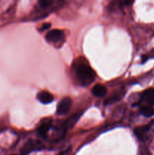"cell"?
<instances>
[{
  "mask_svg": "<svg viewBox=\"0 0 154 155\" xmlns=\"http://www.w3.org/2000/svg\"><path fill=\"white\" fill-rule=\"evenodd\" d=\"M82 113H76L75 114L72 115V117L67 119L66 120H65L64 124L65 126H66V130H69V129L72 128L74 125L76 124V122L78 121V120L79 119L80 117H81Z\"/></svg>",
  "mask_w": 154,
  "mask_h": 155,
  "instance_id": "10",
  "label": "cell"
},
{
  "mask_svg": "<svg viewBox=\"0 0 154 155\" xmlns=\"http://www.w3.org/2000/svg\"><path fill=\"white\" fill-rule=\"evenodd\" d=\"M72 106V100L71 98L66 97L63 98L59 102L57 107V114L58 115H63L68 113Z\"/></svg>",
  "mask_w": 154,
  "mask_h": 155,
  "instance_id": "3",
  "label": "cell"
},
{
  "mask_svg": "<svg viewBox=\"0 0 154 155\" xmlns=\"http://www.w3.org/2000/svg\"><path fill=\"white\" fill-rule=\"evenodd\" d=\"M123 95H124V92L123 93H121V92H119V93L116 94V95H112L111 97H110L109 98H107V99L104 101V104H113V103L116 102V101H119V100L122 99V97H123Z\"/></svg>",
  "mask_w": 154,
  "mask_h": 155,
  "instance_id": "12",
  "label": "cell"
},
{
  "mask_svg": "<svg viewBox=\"0 0 154 155\" xmlns=\"http://www.w3.org/2000/svg\"><path fill=\"white\" fill-rule=\"evenodd\" d=\"M51 127H52V124H51V121H45L39 126L37 132L41 137L43 138V139H46L48 132L50 131Z\"/></svg>",
  "mask_w": 154,
  "mask_h": 155,
  "instance_id": "7",
  "label": "cell"
},
{
  "mask_svg": "<svg viewBox=\"0 0 154 155\" xmlns=\"http://www.w3.org/2000/svg\"><path fill=\"white\" fill-rule=\"evenodd\" d=\"M53 3L52 1H48V0H41L39 2V5L41 8H45L48 7L51 5Z\"/></svg>",
  "mask_w": 154,
  "mask_h": 155,
  "instance_id": "13",
  "label": "cell"
},
{
  "mask_svg": "<svg viewBox=\"0 0 154 155\" xmlns=\"http://www.w3.org/2000/svg\"><path fill=\"white\" fill-rule=\"evenodd\" d=\"M147 57H148V56H147ZM149 57H154V49L152 50V51H151L150 54H149V57H148V58H149Z\"/></svg>",
  "mask_w": 154,
  "mask_h": 155,
  "instance_id": "16",
  "label": "cell"
},
{
  "mask_svg": "<svg viewBox=\"0 0 154 155\" xmlns=\"http://www.w3.org/2000/svg\"><path fill=\"white\" fill-rule=\"evenodd\" d=\"M51 27V24L50 23H45V24H42V27L41 28L42 31H44V30H47Z\"/></svg>",
  "mask_w": 154,
  "mask_h": 155,
  "instance_id": "14",
  "label": "cell"
},
{
  "mask_svg": "<svg viewBox=\"0 0 154 155\" xmlns=\"http://www.w3.org/2000/svg\"><path fill=\"white\" fill-rule=\"evenodd\" d=\"M40 148H42L41 142H37V141L30 140L24 145V146L22 148V151H21V153L24 155H27L31 151H35V150H39Z\"/></svg>",
  "mask_w": 154,
  "mask_h": 155,
  "instance_id": "5",
  "label": "cell"
},
{
  "mask_svg": "<svg viewBox=\"0 0 154 155\" xmlns=\"http://www.w3.org/2000/svg\"><path fill=\"white\" fill-rule=\"evenodd\" d=\"M141 99L144 100L148 104L154 105V89H149L145 91L142 94Z\"/></svg>",
  "mask_w": 154,
  "mask_h": 155,
  "instance_id": "9",
  "label": "cell"
},
{
  "mask_svg": "<svg viewBox=\"0 0 154 155\" xmlns=\"http://www.w3.org/2000/svg\"><path fill=\"white\" fill-rule=\"evenodd\" d=\"M75 74L82 86H87L95 81L96 74L91 68L85 62H80L75 67Z\"/></svg>",
  "mask_w": 154,
  "mask_h": 155,
  "instance_id": "1",
  "label": "cell"
},
{
  "mask_svg": "<svg viewBox=\"0 0 154 155\" xmlns=\"http://www.w3.org/2000/svg\"><path fill=\"white\" fill-rule=\"evenodd\" d=\"M91 92L95 96L98 97V98H102L107 95V89L102 84L98 83V84L94 86V87L91 89Z\"/></svg>",
  "mask_w": 154,
  "mask_h": 155,
  "instance_id": "8",
  "label": "cell"
},
{
  "mask_svg": "<svg viewBox=\"0 0 154 155\" xmlns=\"http://www.w3.org/2000/svg\"><path fill=\"white\" fill-rule=\"evenodd\" d=\"M38 101L43 104H48L54 101V95L47 91H42L37 94Z\"/></svg>",
  "mask_w": 154,
  "mask_h": 155,
  "instance_id": "6",
  "label": "cell"
},
{
  "mask_svg": "<svg viewBox=\"0 0 154 155\" xmlns=\"http://www.w3.org/2000/svg\"><path fill=\"white\" fill-rule=\"evenodd\" d=\"M152 124H148V125L143 126V127H137L135 130H134V133L135 136L137 137V139L140 141H145L146 140L148 136V133H149V130H150L151 127H152Z\"/></svg>",
  "mask_w": 154,
  "mask_h": 155,
  "instance_id": "4",
  "label": "cell"
},
{
  "mask_svg": "<svg viewBox=\"0 0 154 155\" xmlns=\"http://www.w3.org/2000/svg\"><path fill=\"white\" fill-rule=\"evenodd\" d=\"M140 112L142 115H143L146 117H151L154 115L153 107L149 105H144L140 107Z\"/></svg>",
  "mask_w": 154,
  "mask_h": 155,
  "instance_id": "11",
  "label": "cell"
},
{
  "mask_svg": "<svg viewBox=\"0 0 154 155\" xmlns=\"http://www.w3.org/2000/svg\"><path fill=\"white\" fill-rule=\"evenodd\" d=\"M64 39V33L62 30L58 29H54L52 30H49L45 36V39L49 42L57 43L60 42Z\"/></svg>",
  "mask_w": 154,
  "mask_h": 155,
  "instance_id": "2",
  "label": "cell"
},
{
  "mask_svg": "<svg viewBox=\"0 0 154 155\" xmlns=\"http://www.w3.org/2000/svg\"><path fill=\"white\" fill-rule=\"evenodd\" d=\"M140 153H141V155H152L151 154V153L149 152V150H148L146 148H142Z\"/></svg>",
  "mask_w": 154,
  "mask_h": 155,
  "instance_id": "15",
  "label": "cell"
},
{
  "mask_svg": "<svg viewBox=\"0 0 154 155\" xmlns=\"http://www.w3.org/2000/svg\"><path fill=\"white\" fill-rule=\"evenodd\" d=\"M58 155H66V154H65V153H63V152H62V153H60V154H59Z\"/></svg>",
  "mask_w": 154,
  "mask_h": 155,
  "instance_id": "17",
  "label": "cell"
}]
</instances>
